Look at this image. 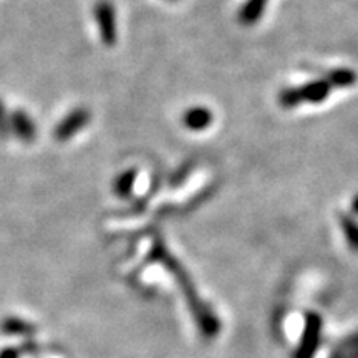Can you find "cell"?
I'll return each mask as SVG.
<instances>
[{"label": "cell", "mask_w": 358, "mask_h": 358, "mask_svg": "<svg viewBox=\"0 0 358 358\" xmlns=\"http://www.w3.org/2000/svg\"><path fill=\"white\" fill-rule=\"evenodd\" d=\"M150 259L158 260V262L164 264V267H166L170 272H172V276L176 277V282L179 284V287H181V290H183L184 297H186V301H188L189 310H191L197 327L201 328V334H203L204 337H208V339L216 337L219 334V330H221V323H219L216 314H214V312L211 310L203 301H201L199 296L196 294L195 285H193L191 280H189L188 274L183 271V267H181L178 262H176L174 257H171L170 254H168V251L164 249V246L161 242L154 244Z\"/></svg>", "instance_id": "6da1fadb"}, {"label": "cell", "mask_w": 358, "mask_h": 358, "mask_svg": "<svg viewBox=\"0 0 358 358\" xmlns=\"http://www.w3.org/2000/svg\"><path fill=\"white\" fill-rule=\"evenodd\" d=\"M95 19L98 24L100 37L102 42L108 47L116 44V15H115V7L109 0H98L95 3Z\"/></svg>", "instance_id": "7a4b0ae2"}, {"label": "cell", "mask_w": 358, "mask_h": 358, "mask_svg": "<svg viewBox=\"0 0 358 358\" xmlns=\"http://www.w3.org/2000/svg\"><path fill=\"white\" fill-rule=\"evenodd\" d=\"M320 332H322V319L314 312H309L305 317L304 335H302L301 345H298L294 358H314L319 348Z\"/></svg>", "instance_id": "3957f363"}, {"label": "cell", "mask_w": 358, "mask_h": 358, "mask_svg": "<svg viewBox=\"0 0 358 358\" xmlns=\"http://www.w3.org/2000/svg\"><path fill=\"white\" fill-rule=\"evenodd\" d=\"M90 123V111L87 108H77L70 111L55 128V138L58 141L71 140L78 132H82Z\"/></svg>", "instance_id": "277c9868"}, {"label": "cell", "mask_w": 358, "mask_h": 358, "mask_svg": "<svg viewBox=\"0 0 358 358\" xmlns=\"http://www.w3.org/2000/svg\"><path fill=\"white\" fill-rule=\"evenodd\" d=\"M10 132H14L20 141L30 143L37 136V126L28 113L17 109L10 115Z\"/></svg>", "instance_id": "5b68a950"}, {"label": "cell", "mask_w": 358, "mask_h": 358, "mask_svg": "<svg viewBox=\"0 0 358 358\" xmlns=\"http://www.w3.org/2000/svg\"><path fill=\"white\" fill-rule=\"evenodd\" d=\"M184 125L188 126L189 129H195V132H201V129L208 128V126L213 123V115L208 108L196 107L188 109L183 116Z\"/></svg>", "instance_id": "8992f818"}, {"label": "cell", "mask_w": 358, "mask_h": 358, "mask_svg": "<svg viewBox=\"0 0 358 358\" xmlns=\"http://www.w3.org/2000/svg\"><path fill=\"white\" fill-rule=\"evenodd\" d=\"M301 91V98L302 102H309V103H320L327 98L328 93H330V83L323 82H312L309 85L298 88Z\"/></svg>", "instance_id": "52a82bcc"}, {"label": "cell", "mask_w": 358, "mask_h": 358, "mask_svg": "<svg viewBox=\"0 0 358 358\" xmlns=\"http://www.w3.org/2000/svg\"><path fill=\"white\" fill-rule=\"evenodd\" d=\"M0 330L6 335H30L35 328H33L32 323L25 322L19 317H7L0 323Z\"/></svg>", "instance_id": "ba28073f"}, {"label": "cell", "mask_w": 358, "mask_h": 358, "mask_svg": "<svg viewBox=\"0 0 358 358\" xmlns=\"http://www.w3.org/2000/svg\"><path fill=\"white\" fill-rule=\"evenodd\" d=\"M134 179H136V171L128 170L121 172L120 176L115 179V184H113V189L118 196H129L133 191Z\"/></svg>", "instance_id": "9c48e42d"}, {"label": "cell", "mask_w": 358, "mask_h": 358, "mask_svg": "<svg viewBox=\"0 0 358 358\" xmlns=\"http://www.w3.org/2000/svg\"><path fill=\"white\" fill-rule=\"evenodd\" d=\"M267 3V0H249L241 10V20L244 24H254L260 15Z\"/></svg>", "instance_id": "30bf717a"}, {"label": "cell", "mask_w": 358, "mask_h": 358, "mask_svg": "<svg viewBox=\"0 0 358 358\" xmlns=\"http://www.w3.org/2000/svg\"><path fill=\"white\" fill-rule=\"evenodd\" d=\"M340 226L352 251L358 252V224L348 216H340Z\"/></svg>", "instance_id": "8fae6325"}, {"label": "cell", "mask_w": 358, "mask_h": 358, "mask_svg": "<svg viewBox=\"0 0 358 358\" xmlns=\"http://www.w3.org/2000/svg\"><path fill=\"white\" fill-rule=\"evenodd\" d=\"M327 82L330 83V87H350L357 82V75L347 69L334 70L328 75Z\"/></svg>", "instance_id": "7c38bea8"}, {"label": "cell", "mask_w": 358, "mask_h": 358, "mask_svg": "<svg viewBox=\"0 0 358 358\" xmlns=\"http://www.w3.org/2000/svg\"><path fill=\"white\" fill-rule=\"evenodd\" d=\"M279 100L284 108H294V107H297L298 103H302L301 91H298V88H289V90H284L280 93Z\"/></svg>", "instance_id": "4fadbf2b"}, {"label": "cell", "mask_w": 358, "mask_h": 358, "mask_svg": "<svg viewBox=\"0 0 358 358\" xmlns=\"http://www.w3.org/2000/svg\"><path fill=\"white\" fill-rule=\"evenodd\" d=\"M10 133V116L7 115V109L3 102H0V138H7Z\"/></svg>", "instance_id": "5bb4252c"}, {"label": "cell", "mask_w": 358, "mask_h": 358, "mask_svg": "<svg viewBox=\"0 0 358 358\" xmlns=\"http://www.w3.org/2000/svg\"><path fill=\"white\" fill-rule=\"evenodd\" d=\"M0 358H20V352L17 350V348H3L2 352H0Z\"/></svg>", "instance_id": "9a60e30c"}, {"label": "cell", "mask_w": 358, "mask_h": 358, "mask_svg": "<svg viewBox=\"0 0 358 358\" xmlns=\"http://www.w3.org/2000/svg\"><path fill=\"white\" fill-rule=\"evenodd\" d=\"M352 208H353V213L358 214V196H355V199H353V203H352Z\"/></svg>", "instance_id": "2e32d148"}]
</instances>
